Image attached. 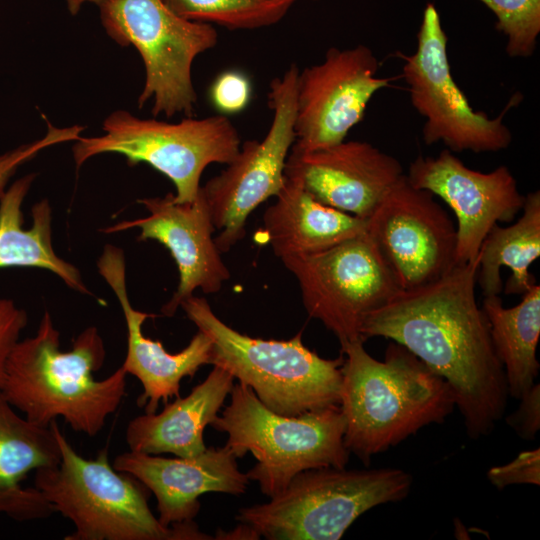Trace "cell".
Masks as SVG:
<instances>
[{
	"label": "cell",
	"mask_w": 540,
	"mask_h": 540,
	"mask_svg": "<svg viewBox=\"0 0 540 540\" xmlns=\"http://www.w3.org/2000/svg\"><path fill=\"white\" fill-rule=\"evenodd\" d=\"M106 0H65L67 8L72 15H76L85 3H93L100 6Z\"/></svg>",
	"instance_id": "836d02e7"
},
{
	"label": "cell",
	"mask_w": 540,
	"mask_h": 540,
	"mask_svg": "<svg viewBox=\"0 0 540 540\" xmlns=\"http://www.w3.org/2000/svg\"><path fill=\"white\" fill-rule=\"evenodd\" d=\"M36 174L12 183L0 197V268L35 267L57 275L69 288L96 297L83 282L79 270L60 258L52 244V210L47 199L31 209L32 227L23 228L22 204Z\"/></svg>",
	"instance_id": "603a6c76"
},
{
	"label": "cell",
	"mask_w": 540,
	"mask_h": 540,
	"mask_svg": "<svg viewBox=\"0 0 540 540\" xmlns=\"http://www.w3.org/2000/svg\"><path fill=\"white\" fill-rule=\"evenodd\" d=\"M178 16L230 30H253L280 22L291 0H161Z\"/></svg>",
	"instance_id": "484cf974"
},
{
	"label": "cell",
	"mask_w": 540,
	"mask_h": 540,
	"mask_svg": "<svg viewBox=\"0 0 540 540\" xmlns=\"http://www.w3.org/2000/svg\"><path fill=\"white\" fill-rule=\"evenodd\" d=\"M252 85L249 77L240 70L221 72L213 80L209 89L212 106L219 114L229 116L240 113L249 105Z\"/></svg>",
	"instance_id": "f1b7e54d"
},
{
	"label": "cell",
	"mask_w": 540,
	"mask_h": 540,
	"mask_svg": "<svg viewBox=\"0 0 540 540\" xmlns=\"http://www.w3.org/2000/svg\"><path fill=\"white\" fill-rule=\"evenodd\" d=\"M60 459L53 426L37 425L20 415L0 391V514L16 521L51 516L52 505L22 481L32 471L57 466Z\"/></svg>",
	"instance_id": "44dd1931"
},
{
	"label": "cell",
	"mask_w": 540,
	"mask_h": 540,
	"mask_svg": "<svg viewBox=\"0 0 540 540\" xmlns=\"http://www.w3.org/2000/svg\"><path fill=\"white\" fill-rule=\"evenodd\" d=\"M403 175L395 157L359 140L313 151L291 148L285 166V177L316 200L363 219Z\"/></svg>",
	"instance_id": "e0dca14e"
},
{
	"label": "cell",
	"mask_w": 540,
	"mask_h": 540,
	"mask_svg": "<svg viewBox=\"0 0 540 540\" xmlns=\"http://www.w3.org/2000/svg\"><path fill=\"white\" fill-rule=\"evenodd\" d=\"M497 19L496 29L507 37L510 57L531 56L540 33V0H479Z\"/></svg>",
	"instance_id": "4316f807"
},
{
	"label": "cell",
	"mask_w": 540,
	"mask_h": 540,
	"mask_svg": "<svg viewBox=\"0 0 540 540\" xmlns=\"http://www.w3.org/2000/svg\"><path fill=\"white\" fill-rule=\"evenodd\" d=\"M28 323L26 311L11 299L0 298V387L11 351Z\"/></svg>",
	"instance_id": "4dcf8cb0"
},
{
	"label": "cell",
	"mask_w": 540,
	"mask_h": 540,
	"mask_svg": "<svg viewBox=\"0 0 540 540\" xmlns=\"http://www.w3.org/2000/svg\"><path fill=\"white\" fill-rule=\"evenodd\" d=\"M367 234L403 291L433 283L456 264V224L404 174L367 219Z\"/></svg>",
	"instance_id": "4fadbf2b"
},
{
	"label": "cell",
	"mask_w": 540,
	"mask_h": 540,
	"mask_svg": "<svg viewBox=\"0 0 540 540\" xmlns=\"http://www.w3.org/2000/svg\"><path fill=\"white\" fill-rule=\"evenodd\" d=\"M61 459L35 471L34 487L74 525L65 540H208L193 521L162 525L150 510L144 485L109 462L108 450L95 459L79 455L52 421Z\"/></svg>",
	"instance_id": "277c9868"
},
{
	"label": "cell",
	"mask_w": 540,
	"mask_h": 540,
	"mask_svg": "<svg viewBox=\"0 0 540 540\" xmlns=\"http://www.w3.org/2000/svg\"><path fill=\"white\" fill-rule=\"evenodd\" d=\"M99 8L108 36L121 46L133 45L144 62L138 106L152 99L154 116L192 117L197 103L192 65L216 46L214 26L184 19L161 0H106Z\"/></svg>",
	"instance_id": "9c48e42d"
},
{
	"label": "cell",
	"mask_w": 540,
	"mask_h": 540,
	"mask_svg": "<svg viewBox=\"0 0 540 540\" xmlns=\"http://www.w3.org/2000/svg\"><path fill=\"white\" fill-rule=\"evenodd\" d=\"M230 396V404L210 425L228 435L225 445L236 458L250 452L257 460L246 475L266 496L281 493L304 470L348 463L339 405L285 416L268 409L244 384L234 385Z\"/></svg>",
	"instance_id": "8992f818"
},
{
	"label": "cell",
	"mask_w": 540,
	"mask_h": 540,
	"mask_svg": "<svg viewBox=\"0 0 540 540\" xmlns=\"http://www.w3.org/2000/svg\"><path fill=\"white\" fill-rule=\"evenodd\" d=\"M234 386V377L214 366L206 379L186 397L165 403L159 413H145L133 418L125 432L131 451L177 457H193L205 449L203 432L218 415Z\"/></svg>",
	"instance_id": "ffe728a7"
},
{
	"label": "cell",
	"mask_w": 540,
	"mask_h": 540,
	"mask_svg": "<svg viewBox=\"0 0 540 540\" xmlns=\"http://www.w3.org/2000/svg\"><path fill=\"white\" fill-rule=\"evenodd\" d=\"M490 483L501 490L514 484H540V449L523 451L511 462L487 471Z\"/></svg>",
	"instance_id": "f546056e"
},
{
	"label": "cell",
	"mask_w": 540,
	"mask_h": 540,
	"mask_svg": "<svg viewBox=\"0 0 540 540\" xmlns=\"http://www.w3.org/2000/svg\"><path fill=\"white\" fill-rule=\"evenodd\" d=\"M97 268L117 297L126 322L127 354L121 366L142 384L143 393L138 398V405L145 407V413H154L160 401L167 403L170 398L180 396L183 378L193 377L201 366L211 364L212 341L198 330L184 349L169 353L160 341L143 334V323L157 315L139 311L131 305L123 250L112 244L105 245Z\"/></svg>",
	"instance_id": "ac0fdd59"
},
{
	"label": "cell",
	"mask_w": 540,
	"mask_h": 540,
	"mask_svg": "<svg viewBox=\"0 0 540 540\" xmlns=\"http://www.w3.org/2000/svg\"><path fill=\"white\" fill-rule=\"evenodd\" d=\"M540 256V191L530 192L520 218L512 225L496 224L478 253L476 283L484 296L523 295L536 279L530 266Z\"/></svg>",
	"instance_id": "cb8c5ba5"
},
{
	"label": "cell",
	"mask_w": 540,
	"mask_h": 540,
	"mask_svg": "<svg viewBox=\"0 0 540 540\" xmlns=\"http://www.w3.org/2000/svg\"><path fill=\"white\" fill-rule=\"evenodd\" d=\"M260 536L247 524L241 523V525L235 528L231 532H223L218 530L214 539H259Z\"/></svg>",
	"instance_id": "d6a6232c"
},
{
	"label": "cell",
	"mask_w": 540,
	"mask_h": 540,
	"mask_svg": "<svg viewBox=\"0 0 540 540\" xmlns=\"http://www.w3.org/2000/svg\"><path fill=\"white\" fill-rule=\"evenodd\" d=\"M299 68L291 64L269 86L268 104L273 111L269 129L261 140L241 144L235 158L199 192L204 198L220 252H227L246 234L249 215L285 182V166L295 142V112Z\"/></svg>",
	"instance_id": "7c38bea8"
},
{
	"label": "cell",
	"mask_w": 540,
	"mask_h": 540,
	"mask_svg": "<svg viewBox=\"0 0 540 540\" xmlns=\"http://www.w3.org/2000/svg\"><path fill=\"white\" fill-rule=\"evenodd\" d=\"M478 265L477 256L433 283L402 290L362 326L366 340L383 337L404 346L451 386L473 440L493 431L509 396L488 319L476 301Z\"/></svg>",
	"instance_id": "6da1fadb"
},
{
	"label": "cell",
	"mask_w": 540,
	"mask_h": 540,
	"mask_svg": "<svg viewBox=\"0 0 540 540\" xmlns=\"http://www.w3.org/2000/svg\"><path fill=\"white\" fill-rule=\"evenodd\" d=\"M517 410L506 418V423L524 440H534L540 429V385L535 383L519 399Z\"/></svg>",
	"instance_id": "1f68e13d"
},
{
	"label": "cell",
	"mask_w": 540,
	"mask_h": 540,
	"mask_svg": "<svg viewBox=\"0 0 540 540\" xmlns=\"http://www.w3.org/2000/svg\"><path fill=\"white\" fill-rule=\"evenodd\" d=\"M188 319L212 341L211 364L228 371L252 389L271 411L297 416L339 405L344 357L325 359L302 342V332L289 340H265L225 324L203 297L180 304Z\"/></svg>",
	"instance_id": "5b68a950"
},
{
	"label": "cell",
	"mask_w": 540,
	"mask_h": 540,
	"mask_svg": "<svg viewBox=\"0 0 540 540\" xmlns=\"http://www.w3.org/2000/svg\"><path fill=\"white\" fill-rule=\"evenodd\" d=\"M405 175L413 186L440 197L454 212L456 264L474 260L492 227L513 221L525 202L507 166L491 172L473 170L449 149L436 157H416Z\"/></svg>",
	"instance_id": "9a60e30c"
},
{
	"label": "cell",
	"mask_w": 540,
	"mask_h": 540,
	"mask_svg": "<svg viewBox=\"0 0 540 540\" xmlns=\"http://www.w3.org/2000/svg\"><path fill=\"white\" fill-rule=\"evenodd\" d=\"M412 482L398 468L308 469L269 502L241 508L236 519L268 540H337L368 510L405 499Z\"/></svg>",
	"instance_id": "52a82bcc"
},
{
	"label": "cell",
	"mask_w": 540,
	"mask_h": 540,
	"mask_svg": "<svg viewBox=\"0 0 540 540\" xmlns=\"http://www.w3.org/2000/svg\"><path fill=\"white\" fill-rule=\"evenodd\" d=\"M296 277L308 315L342 346L365 342L366 318L402 291L367 233L325 251L281 259Z\"/></svg>",
	"instance_id": "8fae6325"
},
{
	"label": "cell",
	"mask_w": 540,
	"mask_h": 540,
	"mask_svg": "<svg viewBox=\"0 0 540 540\" xmlns=\"http://www.w3.org/2000/svg\"><path fill=\"white\" fill-rule=\"evenodd\" d=\"M103 131L101 136L76 140L72 152L78 168L98 154H121L129 166L146 163L167 176L179 203L196 199L206 167L229 164L241 147L238 130L222 114L168 123L117 110L106 117Z\"/></svg>",
	"instance_id": "ba28073f"
},
{
	"label": "cell",
	"mask_w": 540,
	"mask_h": 540,
	"mask_svg": "<svg viewBox=\"0 0 540 540\" xmlns=\"http://www.w3.org/2000/svg\"><path fill=\"white\" fill-rule=\"evenodd\" d=\"M357 341L341 347L344 361L339 407L344 445L365 465L456 408L451 386L404 346L391 342L383 361Z\"/></svg>",
	"instance_id": "3957f363"
},
{
	"label": "cell",
	"mask_w": 540,
	"mask_h": 540,
	"mask_svg": "<svg viewBox=\"0 0 540 540\" xmlns=\"http://www.w3.org/2000/svg\"><path fill=\"white\" fill-rule=\"evenodd\" d=\"M137 202L147 209V217L121 221L100 231L116 233L138 228V240H155L169 250L178 268L179 283L161 308L162 314L172 317L196 289L205 294L219 292L231 275L214 241L216 229L200 192L191 202H176L173 193Z\"/></svg>",
	"instance_id": "2e32d148"
},
{
	"label": "cell",
	"mask_w": 540,
	"mask_h": 540,
	"mask_svg": "<svg viewBox=\"0 0 540 540\" xmlns=\"http://www.w3.org/2000/svg\"><path fill=\"white\" fill-rule=\"evenodd\" d=\"M263 233L280 258L313 255L367 233V219L327 206L285 177L263 215Z\"/></svg>",
	"instance_id": "7402d4cb"
},
{
	"label": "cell",
	"mask_w": 540,
	"mask_h": 540,
	"mask_svg": "<svg viewBox=\"0 0 540 540\" xmlns=\"http://www.w3.org/2000/svg\"><path fill=\"white\" fill-rule=\"evenodd\" d=\"M85 127L74 125L66 128H57L48 123V130L44 137L30 143L23 144L13 150L0 155V197L4 194L6 186L18 168L25 162L33 159L43 149L58 143L76 141Z\"/></svg>",
	"instance_id": "83f0119b"
},
{
	"label": "cell",
	"mask_w": 540,
	"mask_h": 540,
	"mask_svg": "<svg viewBox=\"0 0 540 540\" xmlns=\"http://www.w3.org/2000/svg\"><path fill=\"white\" fill-rule=\"evenodd\" d=\"M482 309L504 369L508 394L519 399L536 383L540 370L536 356L540 337V286L534 284L516 306L509 308L503 305L499 295L484 296Z\"/></svg>",
	"instance_id": "d4e9b609"
},
{
	"label": "cell",
	"mask_w": 540,
	"mask_h": 540,
	"mask_svg": "<svg viewBox=\"0 0 540 540\" xmlns=\"http://www.w3.org/2000/svg\"><path fill=\"white\" fill-rule=\"evenodd\" d=\"M447 41L438 10L428 3L417 34V48L411 55H402V76L411 103L425 119L424 143L443 142L454 152H497L508 148L512 133L503 119L521 101V94L513 95L496 118L474 111L453 79Z\"/></svg>",
	"instance_id": "30bf717a"
},
{
	"label": "cell",
	"mask_w": 540,
	"mask_h": 540,
	"mask_svg": "<svg viewBox=\"0 0 540 540\" xmlns=\"http://www.w3.org/2000/svg\"><path fill=\"white\" fill-rule=\"evenodd\" d=\"M228 446L206 448L193 457L167 458L128 451L117 455L113 467L138 480L157 500L159 521L166 527L193 521L199 497L207 492L239 496L249 479Z\"/></svg>",
	"instance_id": "d6986e66"
},
{
	"label": "cell",
	"mask_w": 540,
	"mask_h": 540,
	"mask_svg": "<svg viewBox=\"0 0 540 540\" xmlns=\"http://www.w3.org/2000/svg\"><path fill=\"white\" fill-rule=\"evenodd\" d=\"M106 357L103 339L94 326L74 339L72 349H60V332L45 311L32 337L19 340L11 351L1 393L31 422L48 427L57 418L75 431L97 435L126 394L122 366L95 380Z\"/></svg>",
	"instance_id": "7a4b0ae2"
},
{
	"label": "cell",
	"mask_w": 540,
	"mask_h": 540,
	"mask_svg": "<svg viewBox=\"0 0 540 540\" xmlns=\"http://www.w3.org/2000/svg\"><path fill=\"white\" fill-rule=\"evenodd\" d=\"M379 67L372 50L359 44L332 47L320 63L299 70L292 149L313 151L345 140L373 95L392 80L377 77Z\"/></svg>",
	"instance_id": "5bb4252c"
},
{
	"label": "cell",
	"mask_w": 540,
	"mask_h": 540,
	"mask_svg": "<svg viewBox=\"0 0 540 540\" xmlns=\"http://www.w3.org/2000/svg\"><path fill=\"white\" fill-rule=\"evenodd\" d=\"M291 1L296 2V1H298V0H291ZM313 1H318V0H313Z\"/></svg>",
	"instance_id": "e575fe53"
}]
</instances>
